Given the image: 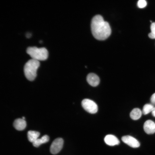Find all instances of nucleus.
Returning <instances> with one entry per match:
<instances>
[{
  "instance_id": "obj_1",
  "label": "nucleus",
  "mask_w": 155,
  "mask_h": 155,
  "mask_svg": "<svg viewBox=\"0 0 155 155\" xmlns=\"http://www.w3.org/2000/svg\"><path fill=\"white\" fill-rule=\"evenodd\" d=\"M91 28L94 37L100 40L107 39L111 32L109 23L105 21L100 15H96L92 18L91 22Z\"/></svg>"
},
{
  "instance_id": "obj_2",
  "label": "nucleus",
  "mask_w": 155,
  "mask_h": 155,
  "mask_svg": "<svg viewBox=\"0 0 155 155\" xmlns=\"http://www.w3.org/2000/svg\"><path fill=\"white\" fill-rule=\"evenodd\" d=\"M40 65L39 61L33 59H29L25 64L24 71L25 76L30 81L34 80L36 76L37 70Z\"/></svg>"
},
{
  "instance_id": "obj_3",
  "label": "nucleus",
  "mask_w": 155,
  "mask_h": 155,
  "mask_svg": "<svg viewBox=\"0 0 155 155\" xmlns=\"http://www.w3.org/2000/svg\"><path fill=\"white\" fill-rule=\"evenodd\" d=\"M26 51L32 59L38 61L45 60L48 57V51L44 47L29 46L27 48Z\"/></svg>"
},
{
  "instance_id": "obj_4",
  "label": "nucleus",
  "mask_w": 155,
  "mask_h": 155,
  "mask_svg": "<svg viewBox=\"0 0 155 155\" xmlns=\"http://www.w3.org/2000/svg\"><path fill=\"white\" fill-rule=\"evenodd\" d=\"M81 104L84 109L90 113H95L98 110V107L96 104L90 99H84L82 102Z\"/></svg>"
},
{
  "instance_id": "obj_5",
  "label": "nucleus",
  "mask_w": 155,
  "mask_h": 155,
  "mask_svg": "<svg viewBox=\"0 0 155 155\" xmlns=\"http://www.w3.org/2000/svg\"><path fill=\"white\" fill-rule=\"evenodd\" d=\"M63 142V140L61 138L55 139L50 146V150L51 153L55 154L59 153L62 148Z\"/></svg>"
},
{
  "instance_id": "obj_6",
  "label": "nucleus",
  "mask_w": 155,
  "mask_h": 155,
  "mask_svg": "<svg viewBox=\"0 0 155 155\" xmlns=\"http://www.w3.org/2000/svg\"><path fill=\"white\" fill-rule=\"evenodd\" d=\"M121 140L124 143L131 147L137 148L140 146L139 142L131 136L127 135L123 136L122 137Z\"/></svg>"
},
{
  "instance_id": "obj_7",
  "label": "nucleus",
  "mask_w": 155,
  "mask_h": 155,
  "mask_svg": "<svg viewBox=\"0 0 155 155\" xmlns=\"http://www.w3.org/2000/svg\"><path fill=\"white\" fill-rule=\"evenodd\" d=\"M143 128L144 131L147 134H153L155 132V123L151 120H147L144 123Z\"/></svg>"
},
{
  "instance_id": "obj_8",
  "label": "nucleus",
  "mask_w": 155,
  "mask_h": 155,
  "mask_svg": "<svg viewBox=\"0 0 155 155\" xmlns=\"http://www.w3.org/2000/svg\"><path fill=\"white\" fill-rule=\"evenodd\" d=\"M86 80L88 83L93 87L98 86L100 82V80L97 75L93 73H90L88 74Z\"/></svg>"
},
{
  "instance_id": "obj_9",
  "label": "nucleus",
  "mask_w": 155,
  "mask_h": 155,
  "mask_svg": "<svg viewBox=\"0 0 155 155\" xmlns=\"http://www.w3.org/2000/svg\"><path fill=\"white\" fill-rule=\"evenodd\" d=\"M105 143L110 146H114L118 145L120 142L115 136L111 134L107 135L104 138Z\"/></svg>"
},
{
  "instance_id": "obj_10",
  "label": "nucleus",
  "mask_w": 155,
  "mask_h": 155,
  "mask_svg": "<svg viewBox=\"0 0 155 155\" xmlns=\"http://www.w3.org/2000/svg\"><path fill=\"white\" fill-rule=\"evenodd\" d=\"M14 127L17 130L21 131L26 127V123L25 121L22 119L18 118L15 120L13 123Z\"/></svg>"
},
{
  "instance_id": "obj_11",
  "label": "nucleus",
  "mask_w": 155,
  "mask_h": 155,
  "mask_svg": "<svg viewBox=\"0 0 155 155\" xmlns=\"http://www.w3.org/2000/svg\"><path fill=\"white\" fill-rule=\"evenodd\" d=\"M39 132L34 131H29L27 133V137L28 140L33 143L35 142L39 136Z\"/></svg>"
},
{
  "instance_id": "obj_12",
  "label": "nucleus",
  "mask_w": 155,
  "mask_h": 155,
  "mask_svg": "<svg viewBox=\"0 0 155 155\" xmlns=\"http://www.w3.org/2000/svg\"><path fill=\"white\" fill-rule=\"evenodd\" d=\"M49 138L48 136L45 135L40 139H37L35 142L32 143L33 146L36 147H39L42 144H44L48 142L49 140Z\"/></svg>"
},
{
  "instance_id": "obj_13",
  "label": "nucleus",
  "mask_w": 155,
  "mask_h": 155,
  "mask_svg": "<svg viewBox=\"0 0 155 155\" xmlns=\"http://www.w3.org/2000/svg\"><path fill=\"white\" fill-rule=\"evenodd\" d=\"M142 112L139 108H135L133 109L130 113L131 118L133 120L139 119L141 117Z\"/></svg>"
},
{
  "instance_id": "obj_14",
  "label": "nucleus",
  "mask_w": 155,
  "mask_h": 155,
  "mask_svg": "<svg viewBox=\"0 0 155 155\" xmlns=\"http://www.w3.org/2000/svg\"><path fill=\"white\" fill-rule=\"evenodd\" d=\"M154 107L151 104H147L144 105L142 109L143 113L145 115H146L152 112Z\"/></svg>"
},
{
  "instance_id": "obj_15",
  "label": "nucleus",
  "mask_w": 155,
  "mask_h": 155,
  "mask_svg": "<svg viewBox=\"0 0 155 155\" xmlns=\"http://www.w3.org/2000/svg\"><path fill=\"white\" fill-rule=\"evenodd\" d=\"M151 32L148 34L149 37L151 39H155V22L152 23L150 25Z\"/></svg>"
},
{
  "instance_id": "obj_16",
  "label": "nucleus",
  "mask_w": 155,
  "mask_h": 155,
  "mask_svg": "<svg viewBox=\"0 0 155 155\" xmlns=\"http://www.w3.org/2000/svg\"><path fill=\"white\" fill-rule=\"evenodd\" d=\"M146 5L147 2L145 0H140L137 2V5L140 8H143L145 7Z\"/></svg>"
},
{
  "instance_id": "obj_17",
  "label": "nucleus",
  "mask_w": 155,
  "mask_h": 155,
  "mask_svg": "<svg viewBox=\"0 0 155 155\" xmlns=\"http://www.w3.org/2000/svg\"><path fill=\"white\" fill-rule=\"evenodd\" d=\"M150 100L152 104H155V93L152 95Z\"/></svg>"
},
{
  "instance_id": "obj_18",
  "label": "nucleus",
  "mask_w": 155,
  "mask_h": 155,
  "mask_svg": "<svg viewBox=\"0 0 155 155\" xmlns=\"http://www.w3.org/2000/svg\"><path fill=\"white\" fill-rule=\"evenodd\" d=\"M152 115L155 117V107H154L152 111Z\"/></svg>"
},
{
  "instance_id": "obj_19",
  "label": "nucleus",
  "mask_w": 155,
  "mask_h": 155,
  "mask_svg": "<svg viewBox=\"0 0 155 155\" xmlns=\"http://www.w3.org/2000/svg\"><path fill=\"white\" fill-rule=\"evenodd\" d=\"M25 118L24 117H23L22 118V119H25Z\"/></svg>"
}]
</instances>
